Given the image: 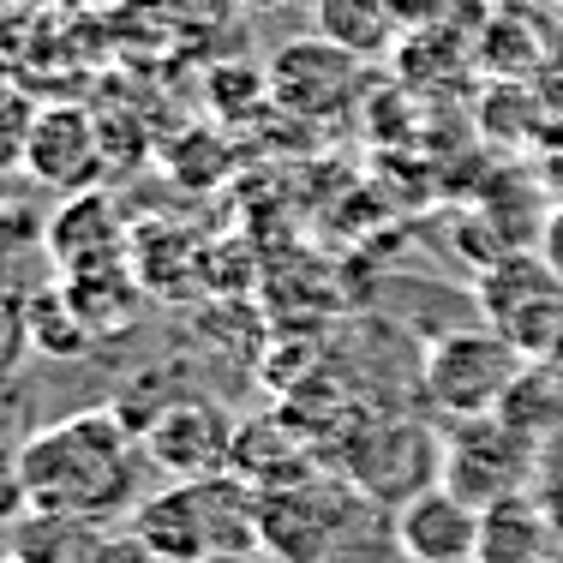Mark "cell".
I'll list each match as a JSON object with an SVG mask.
<instances>
[{
    "mask_svg": "<svg viewBox=\"0 0 563 563\" xmlns=\"http://www.w3.org/2000/svg\"><path fill=\"white\" fill-rule=\"evenodd\" d=\"M0 563H12V545H7V533H0Z\"/></svg>",
    "mask_w": 563,
    "mask_h": 563,
    "instance_id": "484cf974",
    "label": "cell"
},
{
    "mask_svg": "<svg viewBox=\"0 0 563 563\" xmlns=\"http://www.w3.org/2000/svg\"><path fill=\"white\" fill-rule=\"evenodd\" d=\"M528 354L509 347L498 330L467 324V330H438L420 347V401L438 413V420H479V413H498L509 384L521 378Z\"/></svg>",
    "mask_w": 563,
    "mask_h": 563,
    "instance_id": "5b68a950",
    "label": "cell"
},
{
    "mask_svg": "<svg viewBox=\"0 0 563 563\" xmlns=\"http://www.w3.org/2000/svg\"><path fill=\"white\" fill-rule=\"evenodd\" d=\"M312 31L354 60H378L396 48L401 12L396 0H312Z\"/></svg>",
    "mask_w": 563,
    "mask_h": 563,
    "instance_id": "9a60e30c",
    "label": "cell"
},
{
    "mask_svg": "<svg viewBox=\"0 0 563 563\" xmlns=\"http://www.w3.org/2000/svg\"><path fill=\"white\" fill-rule=\"evenodd\" d=\"M132 533L163 563H246L264 552L258 492L240 474L168 479L132 509Z\"/></svg>",
    "mask_w": 563,
    "mask_h": 563,
    "instance_id": "3957f363",
    "label": "cell"
},
{
    "mask_svg": "<svg viewBox=\"0 0 563 563\" xmlns=\"http://www.w3.org/2000/svg\"><path fill=\"white\" fill-rule=\"evenodd\" d=\"M102 528L109 521H85V516H55V509H24L7 528L12 563H90Z\"/></svg>",
    "mask_w": 563,
    "mask_h": 563,
    "instance_id": "2e32d148",
    "label": "cell"
},
{
    "mask_svg": "<svg viewBox=\"0 0 563 563\" xmlns=\"http://www.w3.org/2000/svg\"><path fill=\"white\" fill-rule=\"evenodd\" d=\"M234 438L240 420L228 408L205 396H180L168 408H156L139 426L144 462L168 479H210V474H234Z\"/></svg>",
    "mask_w": 563,
    "mask_h": 563,
    "instance_id": "ba28073f",
    "label": "cell"
},
{
    "mask_svg": "<svg viewBox=\"0 0 563 563\" xmlns=\"http://www.w3.org/2000/svg\"><path fill=\"white\" fill-rule=\"evenodd\" d=\"M479 324L498 330L509 347L540 360L563 330V282L540 264V252H498L474 282Z\"/></svg>",
    "mask_w": 563,
    "mask_h": 563,
    "instance_id": "8992f818",
    "label": "cell"
},
{
    "mask_svg": "<svg viewBox=\"0 0 563 563\" xmlns=\"http://www.w3.org/2000/svg\"><path fill=\"white\" fill-rule=\"evenodd\" d=\"M444 426V486L474 509H492L504 498L533 492L540 474V444L521 438L516 426H504L498 413L479 420H438Z\"/></svg>",
    "mask_w": 563,
    "mask_h": 563,
    "instance_id": "52a82bcc",
    "label": "cell"
},
{
    "mask_svg": "<svg viewBox=\"0 0 563 563\" xmlns=\"http://www.w3.org/2000/svg\"><path fill=\"white\" fill-rule=\"evenodd\" d=\"M234 7H252V12H282V7H294V0H234Z\"/></svg>",
    "mask_w": 563,
    "mask_h": 563,
    "instance_id": "d4e9b609",
    "label": "cell"
},
{
    "mask_svg": "<svg viewBox=\"0 0 563 563\" xmlns=\"http://www.w3.org/2000/svg\"><path fill=\"white\" fill-rule=\"evenodd\" d=\"M540 360H545V366H552V378L563 384V330H558V342H552V347H545V354H540Z\"/></svg>",
    "mask_w": 563,
    "mask_h": 563,
    "instance_id": "cb8c5ba5",
    "label": "cell"
},
{
    "mask_svg": "<svg viewBox=\"0 0 563 563\" xmlns=\"http://www.w3.org/2000/svg\"><path fill=\"white\" fill-rule=\"evenodd\" d=\"M48 252H55L60 276H102V271H126L132 234L120 228L109 192H78L66 198L48 222Z\"/></svg>",
    "mask_w": 563,
    "mask_h": 563,
    "instance_id": "8fae6325",
    "label": "cell"
},
{
    "mask_svg": "<svg viewBox=\"0 0 563 563\" xmlns=\"http://www.w3.org/2000/svg\"><path fill=\"white\" fill-rule=\"evenodd\" d=\"M36 114H43V102H36L24 85L0 78V174H12V168L24 174V151H31Z\"/></svg>",
    "mask_w": 563,
    "mask_h": 563,
    "instance_id": "d6986e66",
    "label": "cell"
},
{
    "mask_svg": "<svg viewBox=\"0 0 563 563\" xmlns=\"http://www.w3.org/2000/svg\"><path fill=\"white\" fill-rule=\"evenodd\" d=\"M264 558L276 563H396V509L372 504L342 474L258 492Z\"/></svg>",
    "mask_w": 563,
    "mask_h": 563,
    "instance_id": "7a4b0ae2",
    "label": "cell"
},
{
    "mask_svg": "<svg viewBox=\"0 0 563 563\" xmlns=\"http://www.w3.org/2000/svg\"><path fill=\"white\" fill-rule=\"evenodd\" d=\"M533 252H540V264L563 282V205L545 210L540 217V234H533Z\"/></svg>",
    "mask_w": 563,
    "mask_h": 563,
    "instance_id": "603a6c76",
    "label": "cell"
},
{
    "mask_svg": "<svg viewBox=\"0 0 563 563\" xmlns=\"http://www.w3.org/2000/svg\"><path fill=\"white\" fill-rule=\"evenodd\" d=\"M24 462V498L31 509L55 516H85V521H114L120 509H139V474H144V444L114 408H85L48 420L19 444Z\"/></svg>",
    "mask_w": 563,
    "mask_h": 563,
    "instance_id": "6da1fadb",
    "label": "cell"
},
{
    "mask_svg": "<svg viewBox=\"0 0 563 563\" xmlns=\"http://www.w3.org/2000/svg\"><path fill=\"white\" fill-rule=\"evenodd\" d=\"M234 474L246 479L252 492H282V486H300V479L330 474V467L318 462V444H306L288 420H240Z\"/></svg>",
    "mask_w": 563,
    "mask_h": 563,
    "instance_id": "4fadbf2b",
    "label": "cell"
},
{
    "mask_svg": "<svg viewBox=\"0 0 563 563\" xmlns=\"http://www.w3.org/2000/svg\"><path fill=\"white\" fill-rule=\"evenodd\" d=\"M24 330H31V342L43 347V354H85L90 347V330H85V318L73 312V300H66V288H48V294H36L31 306H24Z\"/></svg>",
    "mask_w": 563,
    "mask_h": 563,
    "instance_id": "ac0fdd59",
    "label": "cell"
},
{
    "mask_svg": "<svg viewBox=\"0 0 563 563\" xmlns=\"http://www.w3.org/2000/svg\"><path fill=\"white\" fill-rule=\"evenodd\" d=\"M552 552H558V533H552V521H545V509L533 492L479 509L474 563H552Z\"/></svg>",
    "mask_w": 563,
    "mask_h": 563,
    "instance_id": "5bb4252c",
    "label": "cell"
},
{
    "mask_svg": "<svg viewBox=\"0 0 563 563\" xmlns=\"http://www.w3.org/2000/svg\"><path fill=\"white\" fill-rule=\"evenodd\" d=\"M109 168L114 163L102 120L78 102H43V114L31 126V151H24V174L60 198H78V192H102Z\"/></svg>",
    "mask_w": 563,
    "mask_h": 563,
    "instance_id": "9c48e42d",
    "label": "cell"
},
{
    "mask_svg": "<svg viewBox=\"0 0 563 563\" xmlns=\"http://www.w3.org/2000/svg\"><path fill=\"white\" fill-rule=\"evenodd\" d=\"M324 467L360 486L372 504L401 509L420 492L444 486V426L420 413H354Z\"/></svg>",
    "mask_w": 563,
    "mask_h": 563,
    "instance_id": "277c9868",
    "label": "cell"
},
{
    "mask_svg": "<svg viewBox=\"0 0 563 563\" xmlns=\"http://www.w3.org/2000/svg\"><path fill=\"white\" fill-rule=\"evenodd\" d=\"M90 563H163V558H156L132 528H126V533H109V528H102V540H97V552H90Z\"/></svg>",
    "mask_w": 563,
    "mask_h": 563,
    "instance_id": "7402d4cb",
    "label": "cell"
},
{
    "mask_svg": "<svg viewBox=\"0 0 563 563\" xmlns=\"http://www.w3.org/2000/svg\"><path fill=\"white\" fill-rule=\"evenodd\" d=\"M498 420L516 426L521 438H533L540 450L552 444V438H563V384L552 378V366H545V360H528V366H521V378L509 384Z\"/></svg>",
    "mask_w": 563,
    "mask_h": 563,
    "instance_id": "e0dca14e",
    "label": "cell"
},
{
    "mask_svg": "<svg viewBox=\"0 0 563 563\" xmlns=\"http://www.w3.org/2000/svg\"><path fill=\"white\" fill-rule=\"evenodd\" d=\"M31 509V498H24V462H19V444H7L0 438V533L12 528V521Z\"/></svg>",
    "mask_w": 563,
    "mask_h": 563,
    "instance_id": "44dd1931",
    "label": "cell"
},
{
    "mask_svg": "<svg viewBox=\"0 0 563 563\" xmlns=\"http://www.w3.org/2000/svg\"><path fill=\"white\" fill-rule=\"evenodd\" d=\"M360 66H366V60H354L347 48L324 43V36L312 31V36H294V43L276 48L271 78H264V85H271V97L288 114H300V120H336L347 102H354Z\"/></svg>",
    "mask_w": 563,
    "mask_h": 563,
    "instance_id": "30bf717a",
    "label": "cell"
},
{
    "mask_svg": "<svg viewBox=\"0 0 563 563\" xmlns=\"http://www.w3.org/2000/svg\"><path fill=\"white\" fill-rule=\"evenodd\" d=\"M533 498H540L545 521H552L558 545H563V438H552V444L540 450V474H533Z\"/></svg>",
    "mask_w": 563,
    "mask_h": 563,
    "instance_id": "ffe728a7",
    "label": "cell"
},
{
    "mask_svg": "<svg viewBox=\"0 0 563 563\" xmlns=\"http://www.w3.org/2000/svg\"><path fill=\"white\" fill-rule=\"evenodd\" d=\"M401 563H474L479 552V509L455 498L450 486H432L396 509Z\"/></svg>",
    "mask_w": 563,
    "mask_h": 563,
    "instance_id": "7c38bea8",
    "label": "cell"
}]
</instances>
